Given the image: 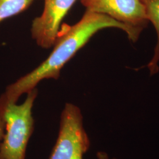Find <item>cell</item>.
<instances>
[{"instance_id": "8992f818", "label": "cell", "mask_w": 159, "mask_h": 159, "mask_svg": "<svg viewBox=\"0 0 159 159\" xmlns=\"http://www.w3.org/2000/svg\"><path fill=\"white\" fill-rule=\"evenodd\" d=\"M144 7L148 22L153 24L156 31L157 41L154 48L153 56L148 64L151 75L156 74L159 70V0H141Z\"/></svg>"}, {"instance_id": "52a82bcc", "label": "cell", "mask_w": 159, "mask_h": 159, "mask_svg": "<svg viewBox=\"0 0 159 159\" xmlns=\"http://www.w3.org/2000/svg\"><path fill=\"white\" fill-rule=\"evenodd\" d=\"M35 0H0V23L25 11Z\"/></svg>"}, {"instance_id": "3957f363", "label": "cell", "mask_w": 159, "mask_h": 159, "mask_svg": "<svg viewBox=\"0 0 159 159\" xmlns=\"http://www.w3.org/2000/svg\"><path fill=\"white\" fill-rule=\"evenodd\" d=\"M90 146L80 108L73 103H66L60 116L57 140L49 159H83Z\"/></svg>"}, {"instance_id": "277c9868", "label": "cell", "mask_w": 159, "mask_h": 159, "mask_svg": "<svg viewBox=\"0 0 159 159\" xmlns=\"http://www.w3.org/2000/svg\"><path fill=\"white\" fill-rule=\"evenodd\" d=\"M85 10L106 15L125 24L127 37L137 41L148 21L141 0H80Z\"/></svg>"}, {"instance_id": "6da1fadb", "label": "cell", "mask_w": 159, "mask_h": 159, "mask_svg": "<svg viewBox=\"0 0 159 159\" xmlns=\"http://www.w3.org/2000/svg\"><path fill=\"white\" fill-rule=\"evenodd\" d=\"M107 28L121 29L128 34V29L123 23L106 15L88 10L77 23L61 26L48 57L31 72L8 85L0 100L16 103L24 94L37 88L41 81L58 79L64 66L77 52L94 34Z\"/></svg>"}, {"instance_id": "7a4b0ae2", "label": "cell", "mask_w": 159, "mask_h": 159, "mask_svg": "<svg viewBox=\"0 0 159 159\" xmlns=\"http://www.w3.org/2000/svg\"><path fill=\"white\" fill-rule=\"evenodd\" d=\"M38 96L37 88L27 93L21 104L0 100V116L5 132L0 142V159H25L30 139L34 131L33 108Z\"/></svg>"}, {"instance_id": "5b68a950", "label": "cell", "mask_w": 159, "mask_h": 159, "mask_svg": "<svg viewBox=\"0 0 159 159\" xmlns=\"http://www.w3.org/2000/svg\"><path fill=\"white\" fill-rule=\"evenodd\" d=\"M77 1L44 0L41 14L31 25V37L38 46L45 49L53 46L64 18Z\"/></svg>"}, {"instance_id": "9c48e42d", "label": "cell", "mask_w": 159, "mask_h": 159, "mask_svg": "<svg viewBox=\"0 0 159 159\" xmlns=\"http://www.w3.org/2000/svg\"><path fill=\"white\" fill-rule=\"evenodd\" d=\"M96 156L97 159H116L115 158L110 159L108 154L104 152H102V151L98 152L97 153Z\"/></svg>"}, {"instance_id": "ba28073f", "label": "cell", "mask_w": 159, "mask_h": 159, "mask_svg": "<svg viewBox=\"0 0 159 159\" xmlns=\"http://www.w3.org/2000/svg\"><path fill=\"white\" fill-rule=\"evenodd\" d=\"M5 132V121L0 116V142H1Z\"/></svg>"}]
</instances>
